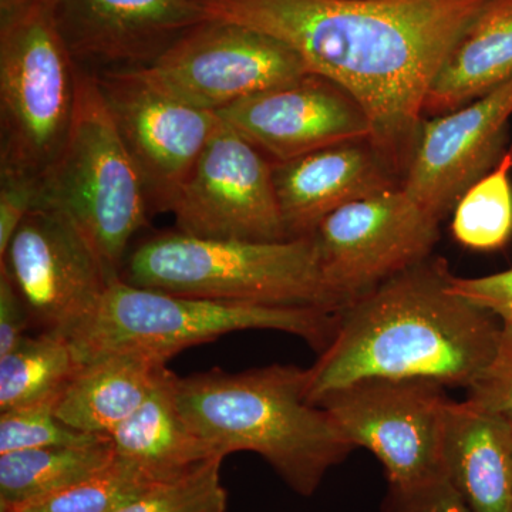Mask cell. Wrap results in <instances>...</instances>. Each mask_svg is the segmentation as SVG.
I'll return each mask as SVG.
<instances>
[{
  "label": "cell",
  "instance_id": "cell-32",
  "mask_svg": "<svg viewBox=\"0 0 512 512\" xmlns=\"http://www.w3.org/2000/svg\"><path fill=\"white\" fill-rule=\"evenodd\" d=\"M30 325L28 311L5 271L0 269V356L25 338Z\"/></svg>",
  "mask_w": 512,
  "mask_h": 512
},
{
  "label": "cell",
  "instance_id": "cell-13",
  "mask_svg": "<svg viewBox=\"0 0 512 512\" xmlns=\"http://www.w3.org/2000/svg\"><path fill=\"white\" fill-rule=\"evenodd\" d=\"M94 76L141 175L150 207L167 211L220 128V117L161 92L137 70H111Z\"/></svg>",
  "mask_w": 512,
  "mask_h": 512
},
{
  "label": "cell",
  "instance_id": "cell-1",
  "mask_svg": "<svg viewBox=\"0 0 512 512\" xmlns=\"http://www.w3.org/2000/svg\"><path fill=\"white\" fill-rule=\"evenodd\" d=\"M208 18L275 37L365 110L370 143L404 174L424 103L490 0H198Z\"/></svg>",
  "mask_w": 512,
  "mask_h": 512
},
{
  "label": "cell",
  "instance_id": "cell-3",
  "mask_svg": "<svg viewBox=\"0 0 512 512\" xmlns=\"http://www.w3.org/2000/svg\"><path fill=\"white\" fill-rule=\"evenodd\" d=\"M306 369L271 365L174 377L181 413L217 456L252 451L309 497L355 450L328 412L306 399Z\"/></svg>",
  "mask_w": 512,
  "mask_h": 512
},
{
  "label": "cell",
  "instance_id": "cell-23",
  "mask_svg": "<svg viewBox=\"0 0 512 512\" xmlns=\"http://www.w3.org/2000/svg\"><path fill=\"white\" fill-rule=\"evenodd\" d=\"M79 367L66 336L56 332L25 336L0 356V414L59 397Z\"/></svg>",
  "mask_w": 512,
  "mask_h": 512
},
{
  "label": "cell",
  "instance_id": "cell-17",
  "mask_svg": "<svg viewBox=\"0 0 512 512\" xmlns=\"http://www.w3.org/2000/svg\"><path fill=\"white\" fill-rule=\"evenodd\" d=\"M276 200L289 239L311 237L350 202L402 187L369 140L348 141L288 161H272Z\"/></svg>",
  "mask_w": 512,
  "mask_h": 512
},
{
  "label": "cell",
  "instance_id": "cell-6",
  "mask_svg": "<svg viewBox=\"0 0 512 512\" xmlns=\"http://www.w3.org/2000/svg\"><path fill=\"white\" fill-rule=\"evenodd\" d=\"M36 207L62 212L82 231L107 271L119 278L128 244L146 225V187L94 74L80 69L69 136L40 178Z\"/></svg>",
  "mask_w": 512,
  "mask_h": 512
},
{
  "label": "cell",
  "instance_id": "cell-22",
  "mask_svg": "<svg viewBox=\"0 0 512 512\" xmlns=\"http://www.w3.org/2000/svg\"><path fill=\"white\" fill-rule=\"evenodd\" d=\"M116 457L110 436L0 454V511L66 490L99 473Z\"/></svg>",
  "mask_w": 512,
  "mask_h": 512
},
{
  "label": "cell",
  "instance_id": "cell-21",
  "mask_svg": "<svg viewBox=\"0 0 512 512\" xmlns=\"http://www.w3.org/2000/svg\"><path fill=\"white\" fill-rule=\"evenodd\" d=\"M174 377L167 370L146 402L110 436L117 456L136 464L157 484L220 457L185 420L175 399Z\"/></svg>",
  "mask_w": 512,
  "mask_h": 512
},
{
  "label": "cell",
  "instance_id": "cell-9",
  "mask_svg": "<svg viewBox=\"0 0 512 512\" xmlns=\"http://www.w3.org/2000/svg\"><path fill=\"white\" fill-rule=\"evenodd\" d=\"M441 221L402 187L350 202L328 215L311 237L336 311L430 258Z\"/></svg>",
  "mask_w": 512,
  "mask_h": 512
},
{
  "label": "cell",
  "instance_id": "cell-8",
  "mask_svg": "<svg viewBox=\"0 0 512 512\" xmlns=\"http://www.w3.org/2000/svg\"><path fill=\"white\" fill-rule=\"evenodd\" d=\"M446 387L429 380L366 379L333 390L316 406L328 412L350 446L382 463L390 487L444 477Z\"/></svg>",
  "mask_w": 512,
  "mask_h": 512
},
{
  "label": "cell",
  "instance_id": "cell-10",
  "mask_svg": "<svg viewBox=\"0 0 512 512\" xmlns=\"http://www.w3.org/2000/svg\"><path fill=\"white\" fill-rule=\"evenodd\" d=\"M137 72L161 92L212 113L311 74L301 57L275 37L212 18Z\"/></svg>",
  "mask_w": 512,
  "mask_h": 512
},
{
  "label": "cell",
  "instance_id": "cell-20",
  "mask_svg": "<svg viewBox=\"0 0 512 512\" xmlns=\"http://www.w3.org/2000/svg\"><path fill=\"white\" fill-rule=\"evenodd\" d=\"M512 77V0H490L451 50L431 84L424 113L473 103Z\"/></svg>",
  "mask_w": 512,
  "mask_h": 512
},
{
  "label": "cell",
  "instance_id": "cell-29",
  "mask_svg": "<svg viewBox=\"0 0 512 512\" xmlns=\"http://www.w3.org/2000/svg\"><path fill=\"white\" fill-rule=\"evenodd\" d=\"M383 512H473L447 477L413 487H390Z\"/></svg>",
  "mask_w": 512,
  "mask_h": 512
},
{
  "label": "cell",
  "instance_id": "cell-2",
  "mask_svg": "<svg viewBox=\"0 0 512 512\" xmlns=\"http://www.w3.org/2000/svg\"><path fill=\"white\" fill-rule=\"evenodd\" d=\"M453 276L431 255L340 309L335 338L306 369L308 402L366 379L470 389L494 359L503 325L451 291Z\"/></svg>",
  "mask_w": 512,
  "mask_h": 512
},
{
  "label": "cell",
  "instance_id": "cell-27",
  "mask_svg": "<svg viewBox=\"0 0 512 512\" xmlns=\"http://www.w3.org/2000/svg\"><path fill=\"white\" fill-rule=\"evenodd\" d=\"M57 397L10 410L0 416V454L32 448L70 446L92 440L62 423L55 414Z\"/></svg>",
  "mask_w": 512,
  "mask_h": 512
},
{
  "label": "cell",
  "instance_id": "cell-4",
  "mask_svg": "<svg viewBox=\"0 0 512 512\" xmlns=\"http://www.w3.org/2000/svg\"><path fill=\"white\" fill-rule=\"evenodd\" d=\"M338 323V312L325 309L192 298L130 285L119 276L66 338L80 365L114 352L167 363L181 350L242 330L289 333L322 353L335 338Z\"/></svg>",
  "mask_w": 512,
  "mask_h": 512
},
{
  "label": "cell",
  "instance_id": "cell-19",
  "mask_svg": "<svg viewBox=\"0 0 512 512\" xmlns=\"http://www.w3.org/2000/svg\"><path fill=\"white\" fill-rule=\"evenodd\" d=\"M167 370V363L133 352L94 357L80 365L57 397V419L80 433L111 436Z\"/></svg>",
  "mask_w": 512,
  "mask_h": 512
},
{
  "label": "cell",
  "instance_id": "cell-31",
  "mask_svg": "<svg viewBox=\"0 0 512 512\" xmlns=\"http://www.w3.org/2000/svg\"><path fill=\"white\" fill-rule=\"evenodd\" d=\"M450 288L467 301L493 313L501 323L512 322V269L481 278L453 276Z\"/></svg>",
  "mask_w": 512,
  "mask_h": 512
},
{
  "label": "cell",
  "instance_id": "cell-15",
  "mask_svg": "<svg viewBox=\"0 0 512 512\" xmlns=\"http://www.w3.org/2000/svg\"><path fill=\"white\" fill-rule=\"evenodd\" d=\"M64 46L97 74L151 66L208 19L198 0H47Z\"/></svg>",
  "mask_w": 512,
  "mask_h": 512
},
{
  "label": "cell",
  "instance_id": "cell-25",
  "mask_svg": "<svg viewBox=\"0 0 512 512\" xmlns=\"http://www.w3.org/2000/svg\"><path fill=\"white\" fill-rule=\"evenodd\" d=\"M156 484L136 464L117 456L99 473L66 490L0 512H119Z\"/></svg>",
  "mask_w": 512,
  "mask_h": 512
},
{
  "label": "cell",
  "instance_id": "cell-24",
  "mask_svg": "<svg viewBox=\"0 0 512 512\" xmlns=\"http://www.w3.org/2000/svg\"><path fill=\"white\" fill-rule=\"evenodd\" d=\"M512 147L493 171L468 188L454 207L458 244L473 251H498L512 237Z\"/></svg>",
  "mask_w": 512,
  "mask_h": 512
},
{
  "label": "cell",
  "instance_id": "cell-30",
  "mask_svg": "<svg viewBox=\"0 0 512 512\" xmlns=\"http://www.w3.org/2000/svg\"><path fill=\"white\" fill-rule=\"evenodd\" d=\"M40 180L19 171L0 170V256L39 201Z\"/></svg>",
  "mask_w": 512,
  "mask_h": 512
},
{
  "label": "cell",
  "instance_id": "cell-14",
  "mask_svg": "<svg viewBox=\"0 0 512 512\" xmlns=\"http://www.w3.org/2000/svg\"><path fill=\"white\" fill-rule=\"evenodd\" d=\"M512 117V77L473 103L423 120L402 190L444 220L468 188L505 154Z\"/></svg>",
  "mask_w": 512,
  "mask_h": 512
},
{
  "label": "cell",
  "instance_id": "cell-11",
  "mask_svg": "<svg viewBox=\"0 0 512 512\" xmlns=\"http://www.w3.org/2000/svg\"><path fill=\"white\" fill-rule=\"evenodd\" d=\"M167 212L173 214L177 231L192 237L289 239L276 200L272 161L224 121Z\"/></svg>",
  "mask_w": 512,
  "mask_h": 512
},
{
  "label": "cell",
  "instance_id": "cell-18",
  "mask_svg": "<svg viewBox=\"0 0 512 512\" xmlns=\"http://www.w3.org/2000/svg\"><path fill=\"white\" fill-rule=\"evenodd\" d=\"M444 476L473 512H512V427L473 403L451 402Z\"/></svg>",
  "mask_w": 512,
  "mask_h": 512
},
{
  "label": "cell",
  "instance_id": "cell-5",
  "mask_svg": "<svg viewBox=\"0 0 512 512\" xmlns=\"http://www.w3.org/2000/svg\"><path fill=\"white\" fill-rule=\"evenodd\" d=\"M120 278L211 301L338 312L323 285L312 237L258 242L164 232L128 255Z\"/></svg>",
  "mask_w": 512,
  "mask_h": 512
},
{
  "label": "cell",
  "instance_id": "cell-28",
  "mask_svg": "<svg viewBox=\"0 0 512 512\" xmlns=\"http://www.w3.org/2000/svg\"><path fill=\"white\" fill-rule=\"evenodd\" d=\"M500 343L490 366L470 389L467 400L497 414L512 427V322L501 323Z\"/></svg>",
  "mask_w": 512,
  "mask_h": 512
},
{
  "label": "cell",
  "instance_id": "cell-16",
  "mask_svg": "<svg viewBox=\"0 0 512 512\" xmlns=\"http://www.w3.org/2000/svg\"><path fill=\"white\" fill-rule=\"evenodd\" d=\"M218 117L271 161L369 140L365 110L338 84L316 74L272 87L218 111Z\"/></svg>",
  "mask_w": 512,
  "mask_h": 512
},
{
  "label": "cell",
  "instance_id": "cell-7",
  "mask_svg": "<svg viewBox=\"0 0 512 512\" xmlns=\"http://www.w3.org/2000/svg\"><path fill=\"white\" fill-rule=\"evenodd\" d=\"M80 67L47 3L0 23V170L42 178L72 127Z\"/></svg>",
  "mask_w": 512,
  "mask_h": 512
},
{
  "label": "cell",
  "instance_id": "cell-12",
  "mask_svg": "<svg viewBox=\"0 0 512 512\" xmlns=\"http://www.w3.org/2000/svg\"><path fill=\"white\" fill-rule=\"evenodd\" d=\"M0 269L42 332L69 335L99 305L114 276L62 212L35 207L13 235Z\"/></svg>",
  "mask_w": 512,
  "mask_h": 512
},
{
  "label": "cell",
  "instance_id": "cell-26",
  "mask_svg": "<svg viewBox=\"0 0 512 512\" xmlns=\"http://www.w3.org/2000/svg\"><path fill=\"white\" fill-rule=\"evenodd\" d=\"M222 461V457L211 458L183 477L158 483L119 512H227Z\"/></svg>",
  "mask_w": 512,
  "mask_h": 512
},
{
  "label": "cell",
  "instance_id": "cell-33",
  "mask_svg": "<svg viewBox=\"0 0 512 512\" xmlns=\"http://www.w3.org/2000/svg\"><path fill=\"white\" fill-rule=\"evenodd\" d=\"M46 2L47 0H0V23L18 18Z\"/></svg>",
  "mask_w": 512,
  "mask_h": 512
}]
</instances>
